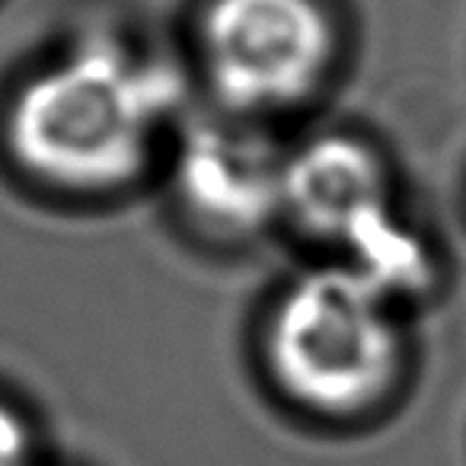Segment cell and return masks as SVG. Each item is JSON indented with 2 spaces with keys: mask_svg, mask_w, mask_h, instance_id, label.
Wrapping results in <instances>:
<instances>
[{
  "mask_svg": "<svg viewBox=\"0 0 466 466\" xmlns=\"http://www.w3.org/2000/svg\"><path fill=\"white\" fill-rule=\"evenodd\" d=\"M281 205L310 233L349 247L390 211L387 176L355 137H317L285 160Z\"/></svg>",
  "mask_w": 466,
  "mask_h": 466,
  "instance_id": "cell-4",
  "label": "cell"
},
{
  "mask_svg": "<svg viewBox=\"0 0 466 466\" xmlns=\"http://www.w3.org/2000/svg\"><path fill=\"white\" fill-rule=\"evenodd\" d=\"M268 351L281 387L304 406L364 409L390 387L400 361L390 298L351 268L307 275L281 300Z\"/></svg>",
  "mask_w": 466,
  "mask_h": 466,
  "instance_id": "cell-2",
  "label": "cell"
},
{
  "mask_svg": "<svg viewBox=\"0 0 466 466\" xmlns=\"http://www.w3.org/2000/svg\"><path fill=\"white\" fill-rule=\"evenodd\" d=\"M201 55L227 106L291 109L329 74L336 29L319 0H211L201 20Z\"/></svg>",
  "mask_w": 466,
  "mask_h": 466,
  "instance_id": "cell-3",
  "label": "cell"
},
{
  "mask_svg": "<svg viewBox=\"0 0 466 466\" xmlns=\"http://www.w3.org/2000/svg\"><path fill=\"white\" fill-rule=\"evenodd\" d=\"M179 99L160 65L116 46H86L35 77L10 112V147L61 188H112L141 173L157 125Z\"/></svg>",
  "mask_w": 466,
  "mask_h": 466,
  "instance_id": "cell-1",
  "label": "cell"
},
{
  "mask_svg": "<svg viewBox=\"0 0 466 466\" xmlns=\"http://www.w3.org/2000/svg\"><path fill=\"white\" fill-rule=\"evenodd\" d=\"M285 157L266 141L233 128H198L179 160L182 198L227 230H253L281 205Z\"/></svg>",
  "mask_w": 466,
  "mask_h": 466,
  "instance_id": "cell-5",
  "label": "cell"
},
{
  "mask_svg": "<svg viewBox=\"0 0 466 466\" xmlns=\"http://www.w3.org/2000/svg\"><path fill=\"white\" fill-rule=\"evenodd\" d=\"M0 466H33V441L23 419L0 402Z\"/></svg>",
  "mask_w": 466,
  "mask_h": 466,
  "instance_id": "cell-6",
  "label": "cell"
}]
</instances>
